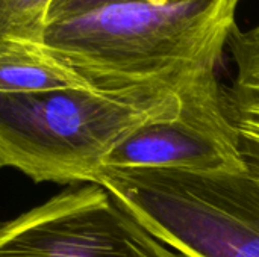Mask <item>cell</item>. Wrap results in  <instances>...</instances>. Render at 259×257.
<instances>
[{"label": "cell", "instance_id": "6da1fadb", "mask_svg": "<svg viewBox=\"0 0 259 257\" xmlns=\"http://www.w3.org/2000/svg\"><path fill=\"white\" fill-rule=\"evenodd\" d=\"M240 2L109 5L49 24L42 47L102 91L179 89L215 73Z\"/></svg>", "mask_w": 259, "mask_h": 257}, {"label": "cell", "instance_id": "7a4b0ae2", "mask_svg": "<svg viewBox=\"0 0 259 257\" xmlns=\"http://www.w3.org/2000/svg\"><path fill=\"white\" fill-rule=\"evenodd\" d=\"M179 89L0 94V165L35 183H96L126 136L179 111Z\"/></svg>", "mask_w": 259, "mask_h": 257}, {"label": "cell", "instance_id": "3957f363", "mask_svg": "<svg viewBox=\"0 0 259 257\" xmlns=\"http://www.w3.org/2000/svg\"><path fill=\"white\" fill-rule=\"evenodd\" d=\"M240 170L102 171L96 180L184 257H259V150Z\"/></svg>", "mask_w": 259, "mask_h": 257}, {"label": "cell", "instance_id": "277c9868", "mask_svg": "<svg viewBox=\"0 0 259 257\" xmlns=\"http://www.w3.org/2000/svg\"><path fill=\"white\" fill-rule=\"evenodd\" d=\"M0 257H184L97 183L3 223Z\"/></svg>", "mask_w": 259, "mask_h": 257}, {"label": "cell", "instance_id": "5b68a950", "mask_svg": "<svg viewBox=\"0 0 259 257\" xmlns=\"http://www.w3.org/2000/svg\"><path fill=\"white\" fill-rule=\"evenodd\" d=\"M179 95L181 108L176 114L155 118L134 130L108 155L102 171L244 168L243 139L217 74L208 73L185 83Z\"/></svg>", "mask_w": 259, "mask_h": 257}, {"label": "cell", "instance_id": "8992f818", "mask_svg": "<svg viewBox=\"0 0 259 257\" xmlns=\"http://www.w3.org/2000/svg\"><path fill=\"white\" fill-rule=\"evenodd\" d=\"M97 89L42 45L0 39V94Z\"/></svg>", "mask_w": 259, "mask_h": 257}, {"label": "cell", "instance_id": "52a82bcc", "mask_svg": "<svg viewBox=\"0 0 259 257\" xmlns=\"http://www.w3.org/2000/svg\"><path fill=\"white\" fill-rule=\"evenodd\" d=\"M228 45L237 67L231 88L225 86L228 109L243 145L259 150V24L237 29Z\"/></svg>", "mask_w": 259, "mask_h": 257}, {"label": "cell", "instance_id": "ba28073f", "mask_svg": "<svg viewBox=\"0 0 259 257\" xmlns=\"http://www.w3.org/2000/svg\"><path fill=\"white\" fill-rule=\"evenodd\" d=\"M53 0H0V39L42 45Z\"/></svg>", "mask_w": 259, "mask_h": 257}, {"label": "cell", "instance_id": "9c48e42d", "mask_svg": "<svg viewBox=\"0 0 259 257\" xmlns=\"http://www.w3.org/2000/svg\"><path fill=\"white\" fill-rule=\"evenodd\" d=\"M126 2H147V3H171L176 0H53L49 14H47V26L52 23H59L109 5L126 3Z\"/></svg>", "mask_w": 259, "mask_h": 257}]
</instances>
